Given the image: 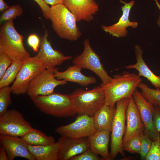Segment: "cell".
<instances>
[{
  "label": "cell",
  "instance_id": "cell-32",
  "mask_svg": "<svg viewBox=\"0 0 160 160\" xmlns=\"http://www.w3.org/2000/svg\"><path fill=\"white\" fill-rule=\"evenodd\" d=\"M98 154L89 148L81 153L71 159V160H100Z\"/></svg>",
  "mask_w": 160,
  "mask_h": 160
},
{
  "label": "cell",
  "instance_id": "cell-26",
  "mask_svg": "<svg viewBox=\"0 0 160 160\" xmlns=\"http://www.w3.org/2000/svg\"><path fill=\"white\" fill-rule=\"evenodd\" d=\"M141 89L143 97L149 103L154 106L160 107V88L153 89L142 82L138 85Z\"/></svg>",
  "mask_w": 160,
  "mask_h": 160
},
{
  "label": "cell",
  "instance_id": "cell-25",
  "mask_svg": "<svg viewBox=\"0 0 160 160\" xmlns=\"http://www.w3.org/2000/svg\"><path fill=\"white\" fill-rule=\"evenodd\" d=\"M23 61H13L0 79V88L9 86L14 82L23 64Z\"/></svg>",
  "mask_w": 160,
  "mask_h": 160
},
{
  "label": "cell",
  "instance_id": "cell-34",
  "mask_svg": "<svg viewBox=\"0 0 160 160\" xmlns=\"http://www.w3.org/2000/svg\"><path fill=\"white\" fill-rule=\"evenodd\" d=\"M27 42L28 45L32 48L34 52H38L40 41L36 35L34 34L30 35L28 37Z\"/></svg>",
  "mask_w": 160,
  "mask_h": 160
},
{
  "label": "cell",
  "instance_id": "cell-7",
  "mask_svg": "<svg viewBox=\"0 0 160 160\" xmlns=\"http://www.w3.org/2000/svg\"><path fill=\"white\" fill-rule=\"evenodd\" d=\"M83 44L84 46L83 51L73 59V64L92 71L100 79L102 82L101 85L106 84L112 78L108 75L100 61V56L92 48L89 39H85Z\"/></svg>",
  "mask_w": 160,
  "mask_h": 160
},
{
  "label": "cell",
  "instance_id": "cell-20",
  "mask_svg": "<svg viewBox=\"0 0 160 160\" xmlns=\"http://www.w3.org/2000/svg\"><path fill=\"white\" fill-rule=\"evenodd\" d=\"M136 63L126 66L127 69L134 68L138 72V75L146 78L156 88H160V76L155 75L148 68L144 60L143 52L141 47L136 45L135 47Z\"/></svg>",
  "mask_w": 160,
  "mask_h": 160
},
{
  "label": "cell",
  "instance_id": "cell-35",
  "mask_svg": "<svg viewBox=\"0 0 160 160\" xmlns=\"http://www.w3.org/2000/svg\"><path fill=\"white\" fill-rule=\"evenodd\" d=\"M40 7L44 17L49 19L50 7L45 2L44 0H33Z\"/></svg>",
  "mask_w": 160,
  "mask_h": 160
},
{
  "label": "cell",
  "instance_id": "cell-36",
  "mask_svg": "<svg viewBox=\"0 0 160 160\" xmlns=\"http://www.w3.org/2000/svg\"><path fill=\"white\" fill-rule=\"evenodd\" d=\"M153 120L156 129L160 132V107L159 106H154Z\"/></svg>",
  "mask_w": 160,
  "mask_h": 160
},
{
  "label": "cell",
  "instance_id": "cell-10",
  "mask_svg": "<svg viewBox=\"0 0 160 160\" xmlns=\"http://www.w3.org/2000/svg\"><path fill=\"white\" fill-rule=\"evenodd\" d=\"M32 128L16 109L7 110L0 116V135L22 137Z\"/></svg>",
  "mask_w": 160,
  "mask_h": 160
},
{
  "label": "cell",
  "instance_id": "cell-18",
  "mask_svg": "<svg viewBox=\"0 0 160 160\" xmlns=\"http://www.w3.org/2000/svg\"><path fill=\"white\" fill-rule=\"evenodd\" d=\"M63 3L73 14L77 21L89 22L99 9L94 0H64Z\"/></svg>",
  "mask_w": 160,
  "mask_h": 160
},
{
  "label": "cell",
  "instance_id": "cell-33",
  "mask_svg": "<svg viewBox=\"0 0 160 160\" xmlns=\"http://www.w3.org/2000/svg\"><path fill=\"white\" fill-rule=\"evenodd\" d=\"M12 61L11 58L6 53L0 51V79Z\"/></svg>",
  "mask_w": 160,
  "mask_h": 160
},
{
  "label": "cell",
  "instance_id": "cell-30",
  "mask_svg": "<svg viewBox=\"0 0 160 160\" xmlns=\"http://www.w3.org/2000/svg\"><path fill=\"white\" fill-rule=\"evenodd\" d=\"M145 160H160V135L152 141L151 149Z\"/></svg>",
  "mask_w": 160,
  "mask_h": 160
},
{
  "label": "cell",
  "instance_id": "cell-41",
  "mask_svg": "<svg viewBox=\"0 0 160 160\" xmlns=\"http://www.w3.org/2000/svg\"><path fill=\"white\" fill-rule=\"evenodd\" d=\"M157 23L158 26L160 28V15L159 16L157 20Z\"/></svg>",
  "mask_w": 160,
  "mask_h": 160
},
{
  "label": "cell",
  "instance_id": "cell-9",
  "mask_svg": "<svg viewBox=\"0 0 160 160\" xmlns=\"http://www.w3.org/2000/svg\"><path fill=\"white\" fill-rule=\"evenodd\" d=\"M45 68L43 64L34 57H30L24 60L22 66L11 86L12 93L16 95L27 93L31 81Z\"/></svg>",
  "mask_w": 160,
  "mask_h": 160
},
{
  "label": "cell",
  "instance_id": "cell-38",
  "mask_svg": "<svg viewBox=\"0 0 160 160\" xmlns=\"http://www.w3.org/2000/svg\"><path fill=\"white\" fill-rule=\"evenodd\" d=\"M64 0H44L47 4H49L51 6L55 5L63 4Z\"/></svg>",
  "mask_w": 160,
  "mask_h": 160
},
{
  "label": "cell",
  "instance_id": "cell-4",
  "mask_svg": "<svg viewBox=\"0 0 160 160\" xmlns=\"http://www.w3.org/2000/svg\"><path fill=\"white\" fill-rule=\"evenodd\" d=\"M69 95L79 115L93 116L105 103V95L101 85L88 90L76 89Z\"/></svg>",
  "mask_w": 160,
  "mask_h": 160
},
{
  "label": "cell",
  "instance_id": "cell-22",
  "mask_svg": "<svg viewBox=\"0 0 160 160\" xmlns=\"http://www.w3.org/2000/svg\"><path fill=\"white\" fill-rule=\"evenodd\" d=\"M116 108L104 104L93 116L94 124L97 131H111Z\"/></svg>",
  "mask_w": 160,
  "mask_h": 160
},
{
  "label": "cell",
  "instance_id": "cell-23",
  "mask_svg": "<svg viewBox=\"0 0 160 160\" xmlns=\"http://www.w3.org/2000/svg\"><path fill=\"white\" fill-rule=\"evenodd\" d=\"M28 148L36 160H58V146L57 142L47 146L28 145Z\"/></svg>",
  "mask_w": 160,
  "mask_h": 160
},
{
  "label": "cell",
  "instance_id": "cell-40",
  "mask_svg": "<svg viewBox=\"0 0 160 160\" xmlns=\"http://www.w3.org/2000/svg\"><path fill=\"white\" fill-rule=\"evenodd\" d=\"M154 0L155 1L156 3L157 7H158L159 9L160 10V5L159 4V3L158 2L157 0Z\"/></svg>",
  "mask_w": 160,
  "mask_h": 160
},
{
  "label": "cell",
  "instance_id": "cell-6",
  "mask_svg": "<svg viewBox=\"0 0 160 160\" xmlns=\"http://www.w3.org/2000/svg\"><path fill=\"white\" fill-rule=\"evenodd\" d=\"M129 98L121 99L116 103V112L111 131L110 155L111 160L115 158L119 153L123 156H125L123 140L126 130V113Z\"/></svg>",
  "mask_w": 160,
  "mask_h": 160
},
{
  "label": "cell",
  "instance_id": "cell-12",
  "mask_svg": "<svg viewBox=\"0 0 160 160\" xmlns=\"http://www.w3.org/2000/svg\"><path fill=\"white\" fill-rule=\"evenodd\" d=\"M48 31L45 29L39 50L34 57L41 61L46 68H54L64 62L71 59L72 57L65 56L60 51L54 49L48 39Z\"/></svg>",
  "mask_w": 160,
  "mask_h": 160
},
{
  "label": "cell",
  "instance_id": "cell-37",
  "mask_svg": "<svg viewBox=\"0 0 160 160\" xmlns=\"http://www.w3.org/2000/svg\"><path fill=\"white\" fill-rule=\"evenodd\" d=\"M0 160H9L7 151L2 145L0 148Z\"/></svg>",
  "mask_w": 160,
  "mask_h": 160
},
{
  "label": "cell",
  "instance_id": "cell-16",
  "mask_svg": "<svg viewBox=\"0 0 160 160\" xmlns=\"http://www.w3.org/2000/svg\"><path fill=\"white\" fill-rule=\"evenodd\" d=\"M119 1L124 4V5L121 7L122 13L119 21L111 25H101L102 28L104 31L118 38L126 37L127 35V27H131L135 28L138 26L137 22H131L129 19L130 10L135 4L134 1L132 0L129 3H127L121 0Z\"/></svg>",
  "mask_w": 160,
  "mask_h": 160
},
{
  "label": "cell",
  "instance_id": "cell-39",
  "mask_svg": "<svg viewBox=\"0 0 160 160\" xmlns=\"http://www.w3.org/2000/svg\"><path fill=\"white\" fill-rule=\"evenodd\" d=\"M10 7L4 1V0H0V11L3 12Z\"/></svg>",
  "mask_w": 160,
  "mask_h": 160
},
{
  "label": "cell",
  "instance_id": "cell-31",
  "mask_svg": "<svg viewBox=\"0 0 160 160\" xmlns=\"http://www.w3.org/2000/svg\"><path fill=\"white\" fill-rule=\"evenodd\" d=\"M152 141L150 136L143 132L141 150L139 153L142 159H145L146 156L151 149Z\"/></svg>",
  "mask_w": 160,
  "mask_h": 160
},
{
  "label": "cell",
  "instance_id": "cell-28",
  "mask_svg": "<svg viewBox=\"0 0 160 160\" xmlns=\"http://www.w3.org/2000/svg\"><path fill=\"white\" fill-rule=\"evenodd\" d=\"M23 10L20 4L12 5L3 12L0 17V23L1 24L20 16Z\"/></svg>",
  "mask_w": 160,
  "mask_h": 160
},
{
  "label": "cell",
  "instance_id": "cell-11",
  "mask_svg": "<svg viewBox=\"0 0 160 160\" xmlns=\"http://www.w3.org/2000/svg\"><path fill=\"white\" fill-rule=\"evenodd\" d=\"M97 131L94 125L93 116L79 115L74 122L58 127L55 132L61 136L79 138L88 137Z\"/></svg>",
  "mask_w": 160,
  "mask_h": 160
},
{
  "label": "cell",
  "instance_id": "cell-17",
  "mask_svg": "<svg viewBox=\"0 0 160 160\" xmlns=\"http://www.w3.org/2000/svg\"><path fill=\"white\" fill-rule=\"evenodd\" d=\"M0 141L7 151L9 160H13L17 157L36 160L22 137L0 135Z\"/></svg>",
  "mask_w": 160,
  "mask_h": 160
},
{
  "label": "cell",
  "instance_id": "cell-5",
  "mask_svg": "<svg viewBox=\"0 0 160 160\" xmlns=\"http://www.w3.org/2000/svg\"><path fill=\"white\" fill-rule=\"evenodd\" d=\"M23 36L15 28L13 20L2 25L0 29V51L13 61H23L30 57L23 43Z\"/></svg>",
  "mask_w": 160,
  "mask_h": 160
},
{
  "label": "cell",
  "instance_id": "cell-24",
  "mask_svg": "<svg viewBox=\"0 0 160 160\" xmlns=\"http://www.w3.org/2000/svg\"><path fill=\"white\" fill-rule=\"evenodd\" d=\"M21 137L28 145L32 146L49 145L56 143L53 137L33 128Z\"/></svg>",
  "mask_w": 160,
  "mask_h": 160
},
{
  "label": "cell",
  "instance_id": "cell-13",
  "mask_svg": "<svg viewBox=\"0 0 160 160\" xmlns=\"http://www.w3.org/2000/svg\"><path fill=\"white\" fill-rule=\"evenodd\" d=\"M127 125L123 140V148L131 138L143 132L144 126L132 96L129 99L126 113Z\"/></svg>",
  "mask_w": 160,
  "mask_h": 160
},
{
  "label": "cell",
  "instance_id": "cell-2",
  "mask_svg": "<svg viewBox=\"0 0 160 160\" xmlns=\"http://www.w3.org/2000/svg\"><path fill=\"white\" fill-rule=\"evenodd\" d=\"M49 19L54 30L61 39L76 41L81 35L75 17L63 3L51 6Z\"/></svg>",
  "mask_w": 160,
  "mask_h": 160
},
{
  "label": "cell",
  "instance_id": "cell-29",
  "mask_svg": "<svg viewBox=\"0 0 160 160\" xmlns=\"http://www.w3.org/2000/svg\"><path fill=\"white\" fill-rule=\"evenodd\" d=\"M143 133L130 139L123 147L124 151L139 154L141 150Z\"/></svg>",
  "mask_w": 160,
  "mask_h": 160
},
{
  "label": "cell",
  "instance_id": "cell-15",
  "mask_svg": "<svg viewBox=\"0 0 160 160\" xmlns=\"http://www.w3.org/2000/svg\"><path fill=\"white\" fill-rule=\"evenodd\" d=\"M58 160H71L90 148L87 139L74 138L61 136L57 142Z\"/></svg>",
  "mask_w": 160,
  "mask_h": 160
},
{
  "label": "cell",
  "instance_id": "cell-14",
  "mask_svg": "<svg viewBox=\"0 0 160 160\" xmlns=\"http://www.w3.org/2000/svg\"><path fill=\"white\" fill-rule=\"evenodd\" d=\"M132 96L144 125V132L147 134L153 141L154 140L160 135L159 132L156 129L153 122L154 106L148 102L137 89Z\"/></svg>",
  "mask_w": 160,
  "mask_h": 160
},
{
  "label": "cell",
  "instance_id": "cell-1",
  "mask_svg": "<svg viewBox=\"0 0 160 160\" xmlns=\"http://www.w3.org/2000/svg\"><path fill=\"white\" fill-rule=\"evenodd\" d=\"M140 77L135 73L124 71L121 74L114 75L106 84H101L105 95V104L113 107L119 100L132 96L142 81Z\"/></svg>",
  "mask_w": 160,
  "mask_h": 160
},
{
  "label": "cell",
  "instance_id": "cell-21",
  "mask_svg": "<svg viewBox=\"0 0 160 160\" xmlns=\"http://www.w3.org/2000/svg\"><path fill=\"white\" fill-rule=\"evenodd\" d=\"M111 132L110 131H97L87 138L90 148L105 160H111L108 150Z\"/></svg>",
  "mask_w": 160,
  "mask_h": 160
},
{
  "label": "cell",
  "instance_id": "cell-3",
  "mask_svg": "<svg viewBox=\"0 0 160 160\" xmlns=\"http://www.w3.org/2000/svg\"><path fill=\"white\" fill-rule=\"evenodd\" d=\"M30 98L35 106L46 114L61 118L73 116L77 114L70 95L54 92L47 95Z\"/></svg>",
  "mask_w": 160,
  "mask_h": 160
},
{
  "label": "cell",
  "instance_id": "cell-8",
  "mask_svg": "<svg viewBox=\"0 0 160 160\" xmlns=\"http://www.w3.org/2000/svg\"><path fill=\"white\" fill-rule=\"evenodd\" d=\"M57 69L45 68L33 78L28 84L27 92L30 98L49 95L54 92L57 86L67 84L66 81L56 78L55 71Z\"/></svg>",
  "mask_w": 160,
  "mask_h": 160
},
{
  "label": "cell",
  "instance_id": "cell-19",
  "mask_svg": "<svg viewBox=\"0 0 160 160\" xmlns=\"http://www.w3.org/2000/svg\"><path fill=\"white\" fill-rule=\"evenodd\" d=\"M81 69L80 67L74 65L68 66L66 70L62 72L58 71L57 68L55 71V76L57 79L76 83L83 86L96 82L95 77L83 74L81 72Z\"/></svg>",
  "mask_w": 160,
  "mask_h": 160
},
{
  "label": "cell",
  "instance_id": "cell-27",
  "mask_svg": "<svg viewBox=\"0 0 160 160\" xmlns=\"http://www.w3.org/2000/svg\"><path fill=\"white\" fill-rule=\"evenodd\" d=\"M11 87L6 86L0 88V116L4 114L12 102Z\"/></svg>",
  "mask_w": 160,
  "mask_h": 160
}]
</instances>
